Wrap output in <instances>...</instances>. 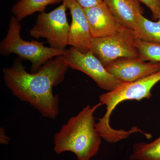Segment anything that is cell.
I'll return each instance as SVG.
<instances>
[{
	"mask_svg": "<svg viewBox=\"0 0 160 160\" xmlns=\"http://www.w3.org/2000/svg\"><path fill=\"white\" fill-rule=\"evenodd\" d=\"M69 66L64 55L49 60L37 72L29 73L20 60L3 69V80L12 94L29 103L43 117L54 119L59 114V96L53 87L62 82Z\"/></svg>",
	"mask_w": 160,
	"mask_h": 160,
	"instance_id": "obj_1",
	"label": "cell"
},
{
	"mask_svg": "<svg viewBox=\"0 0 160 160\" xmlns=\"http://www.w3.org/2000/svg\"><path fill=\"white\" fill-rule=\"evenodd\" d=\"M102 105L100 102L87 105L62 126L53 138L56 154L71 152L77 160H90L97 154L102 137L96 127L94 113Z\"/></svg>",
	"mask_w": 160,
	"mask_h": 160,
	"instance_id": "obj_2",
	"label": "cell"
},
{
	"mask_svg": "<svg viewBox=\"0 0 160 160\" xmlns=\"http://www.w3.org/2000/svg\"><path fill=\"white\" fill-rule=\"evenodd\" d=\"M160 81V71L144 78L130 82H123L115 89L99 97L100 102L106 106L104 116L96 124L98 131L103 139L109 143H115L123 139L126 132L123 130L112 129L109 124L110 117L115 107L127 100L140 101L151 98V90Z\"/></svg>",
	"mask_w": 160,
	"mask_h": 160,
	"instance_id": "obj_3",
	"label": "cell"
},
{
	"mask_svg": "<svg viewBox=\"0 0 160 160\" xmlns=\"http://www.w3.org/2000/svg\"><path fill=\"white\" fill-rule=\"evenodd\" d=\"M21 29L20 21L12 16L7 34L0 43V54L6 57L15 54L22 59L29 61L32 65L31 73L37 72L49 60L66 53V49H53L45 46L43 42L23 40Z\"/></svg>",
	"mask_w": 160,
	"mask_h": 160,
	"instance_id": "obj_4",
	"label": "cell"
},
{
	"mask_svg": "<svg viewBox=\"0 0 160 160\" xmlns=\"http://www.w3.org/2000/svg\"><path fill=\"white\" fill-rule=\"evenodd\" d=\"M67 7L62 2L49 12H41L36 22L29 30L32 37L44 38L49 47L55 49H66L68 45L69 26L66 16Z\"/></svg>",
	"mask_w": 160,
	"mask_h": 160,
	"instance_id": "obj_5",
	"label": "cell"
},
{
	"mask_svg": "<svg viewBox=\"0 0 160 160\" xmlns=\"http://www.w3.org/2000/svg\"><path fill=\"white\" fill-rule=\"evenodd\" d=\"M133 30L124 28L116 34L93 38L90 51L104 67L121 58H139Z\"/></svg>",
	"mask_w": 160,
	"mask_h": 160,
	"instance_id": "obj_6",
	"label": "cell"
},
{
	"mask_svg": "<svg viewBox=\"0 0 160 160\" xmlns=\"http://www.w3.org/2000/svg\"><path fill=\"white\" fill-rule=\"evenodd\" d=\"M64 56L69 68L89 76L102 89L111 91L123 82L109 73L90 51L81 53L71 47L67 49Z\"/></svg>",
	"mask_w": 160,
	"mask_h": 160,
	"instance_id": "obj_7",
	"label": "cell"
},
{
	"mask_svg": "<svg viewBox=\"0 0 160 160\" xmlns=\"http://www.w3.org/2000/svg\"><path fill=\"white\" fill-rule=\"evenodd\" d=\"M109 73L124 82L144 78L160 71V62H146L139 58H121L106 66Z\"/></svg>",
	"mask_w": 160,
	"mask_h": 160,
	"instance_id": "obj_8",
	"label": "cell"
},
{
	"mask_svg": "<svg viewBox=\"0 0 160 160\" xmlns=\"http://www.w3.org/2000/svg\"><path fill=\"white\" fill-rule=\"evenodd\" d=\"M63 2L70 11L72 18L68 45L81 53L90 51L93 37L84 9L75 0H64Z\"/></svg>",
	"mask_w": 160,
	"mask_h": 160,
	"instance_id": "obj_9",
	"label": "cell"
},
{
	"mask_svg": "<svg viewBox=\"0 0 160 160\" xmlns=\"http://www.w3.org/2000/svg\"><path fill=\"white\" fill-rule=\"evenodd\" d=\"M84 9L93 38L109 36L125 28L112 15L104 2L97 6Z\"/></svg>",
	"mask_w": 160,
	"mask_h": 160,
	"instance_id": "obj_10",
	"label": "cell"
},
{
	"mask_svg": "<svg viewBox=\"0 0 160 160\" xmlns=\"http://www.w3.org/2000/svg\"><path fill=\"white\" fill-rule=\"evenodd\" d=\"M103 2L123 27L133 31L138 15L144 12L138 0H103Z\"/></svg>",
	"mask_w": 160,
	"mask_h": 160,
	"instance_id": "obj_11",
	"label": "cell"
},
{
	"mask_svg": "<svg viewBox=\"0 0 160 160\" xmlns=\"http://www.w3.org/2000/svg\"><path fill=\"white\" fill-rule=\"evenodd\" d=\"M133 31L136 38L149 42L160 43V18L153 22L139 14Z\"/></svg>",
	"mask_w": 160,
	"mask_h": 160,
	"instance_id": "obj_12",
	"label": "cell"
},
{
	"mask_svg": "<svg viewBox=\"0 0 160 160\" xmlns=\"http://www.w3.org/2000/svg\"><path fill=\"white\" fill-rule=\"evenodd\" d=\"M64 0H18L12 12L20 22L36 12H42L49 5L63 2Z\"/></svg>",
	"mask_w": 160,
	"mask_h": 160,
	"instance_id": "obj_13",
	"label": "cell"
},
{
	"mask_svg": "<svg viewBox=\"0 0 160 160\" xmlns=\"http://www.w3.org/2000/svg\"><path fill=\"white\" fill-rule=\"evenodd\" d=\"M129 159L160 160V136L150 143L138 142L134 144Z\"/></svg>",
	"mask_w": 160,
	"mask_h": 160,
	"instance_id": "obj_14",
	"label": "cell"
},
{
	"mask_svg": "<svg viewBox=\"0 0 160 160\" xmlns=\"http://www.w3.org/2000/svg\"><path fill=\"white\" fill-rule=\"evenodd\" d=\"M139 58L146 62H160V43L149 42L136 38Z\"/></svg>",
	"mask_w": 160,
	"mask_h": 160,
	"instance_id": "obj_15",
	"label": "cell"
},
{
	"mask_svg": "<svg viewBox=\"0 0 160 160\" xmlns=\"http://www.w3.org/2000/svg\"><path fill=\"white\" fill-rule=\"evenodd\" d=\"M149 8L152 14V19L157 21L160 18V0H138Z\"/></svg>",
	"mask_w": 160,
	"mask_h": 160,
	"instance_id": "obj_16",
	"label": "cell"
},
{
	"mask_svg": "<svg viewBox=\"0 0 160 160\" xmlns=\"http://www.w3.org/2000/svg\"><path fill=\"white\" fill-rule=\"evenodd\" d=\"M84 9L97 6L103 2V0H75Z\"/></svg>",
	"mask_w": 160,
	"mask_h": 160,
	"instance_id": "obj_17",
	"label": "cell"
},
{
	"mask_svg": "<svg viewBox=\"0 0 160 160\" xmlns=\"http://www.w3.org/2000/svg\"><path fill=\"white\" fill-rule=\"evenodd\" d=\"M9 138L7 135L5 129L3 127L0 128V143L2 144H7L9 143Z\"/></svg>",
	"mask_w": 160,
	"mask_h": 160,
	"instance_id": "obj_18",
	"label": "cell"
}]
</instances>
